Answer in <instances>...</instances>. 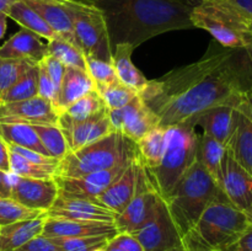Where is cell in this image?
<instances>
[{"mask_svg":"<svg viewBox=\"0 0 252 251\" xmlns=\"http://www.w3.org/2000/svg\"><path fill=\"white\" fill-rule=\"evenodd\" d=\"M252 88V68L244 48L212 42L197 62L172 69L148 81L138 95L154 112L161 127H171L219 105H240Z\"/></svg>","mask_w":252,"mask_h":251,"instance_id":"1","label":"cell"},{"mask_svg":"<svg viewBox=\"0 0 252 251\" xmlns=\"http://www.w3.org/2000/svg\"><path fill=\"white\" fill-rule=\"evenodd\" d=\"M102 11L111 49L118 43L134 48L148 39L176 30L192 29L193 6L184 0H94Z\"/></svg>","mask_w":252,"mask_h":251,"instance_id":"2","label":"cell"},{"mask_svg":"<svg viewBox=\"0 0 252 251\" xmlns=\"http://www.w3.org/2000/svg\"><path fill=\"white\" fill-rule=\"evenodd\" d=\"M252 220L225 196L212 202L184 235L186 251H226Z\"/></svg>","mask_w":252,"mask_h":251,"instance_id":"3","label":"cell"},{"mask_svg":"<svg viewBox=\"0 0 252 251\" xmlns=\"http://www.w3.org/2000/svg\"><path fill=\"white\" fill-rule=\"evenodd\" d=\"M223 196L225 194L220 187L197 159L164 199L184 238L185 234L196 224L204 209Z\"/></svg>","mask_w":252,"mask_h":251,"instance_id":"4","label":"cell"},{"mask_svg":"<svg viewBox=\"0 0 252 251\" xmlns=\"http://www.w3.org/2000/svg\"><path fill=\"white\" fill-rule=\"evenodd\" d=\"M199 134L191 123L184 122L166 128L164 153L155 169H147L155 191L166 198L176 182L197 160Z\"/></svg>","mask_w":252,"mask_h":251,"instance_id":"5","label":"cell"},{"mask_svg":"<svg viewBox=\"0 0 252 251\" xmlns=\"http://www.w3.org/2000/svg\"><path fill=\"white\" fill-rule=\"evenodd\" d=\"M138 154L137 143L118 132L69 152L59 161L56 176L78 177L129 162Z\"/></svg>","mask_w":252,"mask_h":251,"instance_id":"6","label":"cell"},{"mask_svg":"<svg viewBox=\"0 0 252 251\" xmlns=\"http://www.w3.org/2000/svg\"><path fill=\"white\" fill-rule=\"evenodd\" d=\"M70 16L76 44L86 58L111 62L110 38L102 11L90 1L59 0Z\"/></svg>","mask_w":252,"mask_h":251,"instance_id":"7","label":"cell"},{"mask_svg":"<svg viewBox=\"0 0 252 251\" xmlns=\"http://www.w3.org/2000/svg\"><path fill=\"white\" fill-rule=\"evenodd\" d=\"M160 198L161 196L153 187L144 164L140 162L134 194L125 211L117 214L115 219L118 233L133 234L139 230L153 218Z\"/></svg>","mask_w":252,"mask_h":251,"instance_id":"8","label":"cell"},{"mask_svg":"<svg viewBox=\"0 0 252 251\" xmlns=\"http://www.w3.org/2000/svg\"><path fill=\"white\" fill-rule=\"evenodd\" d=\"M133 235L144 251H186L184 238L162 197L153 218Z\"/></svg>","mask_w":252,"mask_h":251,"instance_id":"9","label":"cell"},{"mask_svg":"<svg viewBox=\"0 0 252 251\" xmlns=\"http://www.w3.org/2000/svg\"><path fill=\"white\" fill-rule=\"evenodd\" d=\"M108 118L115 132L138 143L149 130L159 126V120L143 102L139 95L118 110H108Z\"/></svg>","mask_w":252,"mask_h":251,"instance_id":"10","label":"cell"},{"mask_svg":"<svg viewBox=\"0 0 252 251\" xmlns=\"http://www.w3.org/2000/svg\"><path fill=\"white\" fill-rule=\"evenodd\" d=\"M58 194L54 179H30L11 174V198L26 208L46 213Z\"/></svg>","mask_w":252,"mask_h":251,"instance_id":"11","label":"cell"},{"mask_svg":"<svg viewBox=\"0 0 252 251\" xmlns=\"http://www.w3.org/2000/svg\"><path fill=\"white\" fill-rule=\"evenodd\" d=\"M127 164L118 165V166L112 167V169L91 172V174L78 177L56 176L54 180L58 185L59 196L95 201L122 174Z\"/></svg>","mask_w":252,"mask_h":251,"instance_id":"12","label":"cell"},{"mask_svg":"<svg viewBox=\"0 0 252 251\" xmlns=\"http://www.w3.org/2000/svg\"><path fill=\"white\" fill-rule=\"evenodd\" d=\"M220 188L228 201L252 220V176L225 150L221 167Z\"/></svg>","mask_w":252,"mask_h":251,"instance_id":"13","label":"cell"},{"mask_svg":"<svg viewBox=\"0 0 252 251\" xmlns=\"http://www.w3.org/2000/svg\"><path fill=\"white\" fill-rule=\"evenodd\" d=\"M46 216L51 218L115 224L117 213L105 208L93 199L71 198L58 194L53 206L46 212Z\"/></svg>","mask_w":252,"mask_h":251,"instance_id":"14","label":"cell"},{"mask_svg":"<svg viewBox=\"0 0 252 251\" xmlns=\"http://www.w3.org/2000/svg\"><path fill=\"white\" fill-rule=\"evenodd\" d=\"M58 125L63 130L64 137L68 143L69 152H75L115 132L108 118V110L90 120L80 121V122H73L66 120L63 116H59Z\"/></svg>","mask_w":252,"mask_h":251,"instance_id":"15","label":"cell"},{"mask_svg":"<svg viewBox=\"0 0 252 251\" xmlns=\"http://www.w3.org/2000/svg\"><path fill=\"white\" fill-rule=\"evenodd\" d=\"M196 6L246 36L252 33V0H202Z\"/></svg>","mask_w":252,"mask_h":251,"instance_id":"16","label":"cell"},{"mask_svg":"<svg viewBox=\"0 0 252 251\" xmlns=\"http://www.w3.org/2000/svg\"><path fill=\"white\" fill-rule=\"evenodd\" d=\"M240 105H219L203 111L196 117L186 121L192 126H201L204 134L214 138L223 145H228L236 125Z\"/></svg>","mask_w":252,"mask_h":251,"instance_id":"17","label":"cell"},{"mask_svg":"<svg viewBox=\"0 0 252 251\" xmlns=\"http://www.w3.org/2000/svg\"><path fill=\"white\" fill-rule=\"evenodd\" d=\"M140 162L142 160L138 153L128 162L122 174L95 199V202L117 214L125 211L135 192V184H137Z\"/></svg>","mask_w":252,"mask_h":251,"instance_id":"18","label":"cell"},{"mask_svg":"<svg viewBox=\"0 0 252 251\" xmlns=\"http://www.w3.org/2000/svg\"><path fill=\"white\" fill-rule=\"evenodd\" d=\"M58 120L59 115L54 106L39 96L0 105V121H17L36 125L58 123Z\"/></svg>","mask_w":252,"mask_h":251,"instance_id":"19","label":"cell"},{"mask_svg":"<svg viewBox=\"0 0 252 251\" xmlns=\"http://www.w3.org/2000/svg\"><path fill=\"white\" fill-rule=\"evenodd\" d=\"M118 231L113 223L80 221L71 219L51 218L46 216L42 234L48 238H78V236L116 235Z\"/></svg>","mask_w":252,"mask_h":251,"instance_id":"20","label":"cell"},{"mask_svg":"<svg viewBox=\"0 0 252 251\" xmlns=\"http://www.w3.org/2000/svg\"><path fill=\"white\" fill-rule=\"evenodd\" d=\"M0 57L38 64L47 57V43L42 42L38 34L21 29L0 46Z\"/></svg>","mask_w":252,"mask_h":251,"instance_id":"21","label":"cell"},{"mask_svg":"<svg viewBox=\"0 0 252 251\" xmlns=\"http://www.w3.org/2000/svg\"><path fill=\"white\" fill-rule=\"evenodd\" d=\"M191 22L193 27L206 30L212 34L217 43L231 49L245 48L249 36L236 31L221 20L207 14L198 6H193L191 11Z\"/></svg>","mask_w":252,"mask_h":251,"instance_id":"22","label":"cell"},{"mask_svg":"<svg viewBox=\"0 0 252 251\" xmlns=\"http://www.w3.org/2000/svg\"><path fill=\"white\" fill-rule=\"evenodd\" d=\"M226 149L233 159L252 176V120L239 106L235 129Z\"/></svg>","mask_w":252,"mask_h":251,"instance_id":"23","label":"cell"},{"mask_svg":"<svg viewBox=\"0 0 252 251\" xmlns=\"http://www.w3.org/2000/svg\"><path fill=\"white\" fill-rule=\"evenodd\" d=\"M94 90H96L95 84L88 70L66 66L58 94V103H57L58 115L63 113L66 107H69L76 100Z\"/></svg>","mask_w":252,"mask_h":251,"instance_id":"24","label":"cell"},{"mask_svg":"<svg viewBox=\"0 0 252 251\" xmlns=\"http://www.w3.org/2000/svg\"><path fill=\"white\" fill-rule=\"evenodd\" d=\"M134 47L128 43H118L111 49L112 57L111 63L115 68L117 78L123 85L139 94L147 86L148 79L143 75L142 71L133 64L132 54Z\"/></svg>","mask_w":252,"mask_h":251,"instance_id":"25","label":"cell"},{"mask_svg":"<svg viewBox=\"0 0 252 251\" xmlns=\"http://www.w3.org/2000/svg\"><path fill=\"white\" fill-rule=\"evenodd\" d=\"M22 1L34 10L58 36L64 37L76 44L70 16L59 0H22Z\"/></svg>","mask_w":252,"mask_h":251,"instance_id":"26","label":"cell"},{"mask_svg":"<svg viewBox=\"0 0 252 251\" xmlns=\"http://www.w3.org/2000/svg\"><path fill=\"white\" fill-rule=\"evenodd\" d=\"M44 220L46 214L0 226V251H16L27 241L42 234Z\"/></svg>","mask_w":252,"mask_h":251,"instance_id":"27","label":"cell"},{"mask_svg":"<svg viewBox=\"0 0 252 251\" xmlns=\"http://www.w3.org/2000/svg\"><path fill=\"white\" fill-rule=\"evenodd\" d=\"M0 137L7 143V145H16V147L26 148L33 152L48 155L38 135L32 128L31 123L17 122V121H0Z\"/></svg>","mask_w":252,"mask_h":251,"instance_id":"28","label":"cell"},{"mask_svg":"<svg viewBox=\"0 0 252 251\" xmlns=\"http://www.w3.org/2000/svg\"><path fill=\"white\" fill-rule=\"evenodd\" d=\"M226 147L216 140L209 135L199 134L198 152L197 159L199 160L204 169L207 170L216 184L220 187L221 184V167H223V159L225 154ZM221 189V188H220Z\"/></svg>","mask_w":252,"mask_h":251,"instance_id":"29","label":"cell"},{"mask_svg":"<svg viewBox=\"0 0 252 251\" xmlns=\"http://www.w3.org/2000/svg\"><path fill=\"white\" fill-rule=\"evenodd\" d=\"M6 15L7 17L17 22L22 29H26L33 33L38 34L41 38L51 41V39L58 37V34L53 31V29L22 0H17L16 2H14L7 9Z\"/></svg>","mask_w":252,"mask_h":251,"instance_id":"30","label":"cell"},{"mask_svg":"<svg viewBox=\"0 0 252 251\" xmlns=\"http://www.w3.org/2000/svg\"><path fill=\"white\" fill-rule=\"evenodd\" d=\"M165 137H166V128L157 126L137 143L139 157L147 169H155L161 161Z\"/></svg>","mask_w":252,"mask_h":251,"instance_id":"31","label":"cell"},{"mask_svg":"<svg viewBox=\"0 0 252 251\" xmlns=\"http://www.w3.org/2000/svg\"><path fill=\"white\" fill-rule=\"evenodd\" d=\"M31 126L38 135L47 154L59 161L63 160L69 153V147L58 123H36Z\"/></svg>","mask_w":252,"mask_h":251,"instance_id":"32","label":"cell"},{"mask_svg":"<svg viewBox=\"0 0 252 251\" xmlns=\"http://www.w3.org/2000/svg\"><path fill=\"white\" fill-rule=\"evenodd\" d=\"M47 56L54 57L65 66L86 69V57L80 48L64 37L58 36L47 42Z\"/></svg>","mask_w":252,"mask_h":251,"instance_id":"33","label":"cell"},{"mask_svg":"<svg viewBox=\"0 0 252 251\" xmlns=\"http://www.w3.org/2000/svg\"><path fill=\"white\" fill-rule=\"evenodd\" d=\"M106 111H107V107H106L102 97L97 91L94 90L71 103L59 116H63L66 120L73 121V122H80V121L90 120Z\"/></svg>","mask_w":252,"mask_h":251,"instance_id":"34","label":"cell"},{"mask_svg":"<svg viewBox=\"0 0 252 251\" xmlns=\"http://www.w3.org/2000/svg\"><path fill=\"white\" fill-rule=\"evenodd\" d=\"M38 96V64L32 65L4 95L0 97V105L16 101L29 100Z\"/></svg>","mask_w":252,"mask_h":251,"instance_id":"35","label":"cell"},{"mask_svg":"<svg viewBox=\"0 0 252 251\" xmlns=\"http://www.w3.org/2000/svg\"><path fill=\"white\" fill-rule=\"evenodd\" d=\"M58 166H46L32 162L10 150V172L15 176L30 179H54Z\"/></svg>","mask_w":252,"mask_h":251,"instance_id":"36","label":"cell"},{"mask_svg":"<svg viewBox=\"0 0 252 251\" xmlns=\"http://www.w3.org/2000/svg\"><path fill=\"white\" fill-rule=\"evenodd\" d=\"M86 69L98 94L103 93L111 85L120 81L111 62L101 61L97 58H86Z\"/></svg>","mask_w":252,"mask_h":251,"instance_id":"37","label":"cell"},{"mask_svg":"<svg viewBox=\"0 0 252 251\" xmlns=\"http://www.w3.org/2000/svg\"><path fill=\"white\" fill-rule=\"evenodd\" d=\"M34 63L22 59H7L0 57V97L31 68Z\"/></svg>","mask_w":252,"mask_h":251,"instance_id":"38","label":"cell"},{"mask_svg":"<svg viewBox=\"0 0 252 251\" xmlns=\"http://www.w3.org/2000/svg\"><path fill=\"white\" fill-rule=\"evenodd\" d=\"M46 213L29 209L12 199L11 197H0V226L12 224L24 219L37 218Z\"/></svg>","mask_w":252,"mask_h":251,"instance_id":"39","label":"cell"},{"mask_svg":"<svg viewBox=\"0 0 252 251\" xmlns=\"http://www.w3.org/2000/svg\"><path fill=\"white\" fill-rule=\"evenodd\" d=\"M113 235L78 236V238H52L62 251H94L103 248Z\"/></svg>","mask_w":252,"mask_h":251,"instance_id":"40","label":"cell"},{"mask_svg":"<svg viewBox=\"0 0 252 251\" xmlns=\"http://www.w3.org/2000/svg\"><path fill=\"white\" fill-rule=\"evenodd\" d=\"M100 95L107 110H118V108H122L128 105L138 94L128 86L123 85L121 81H117L110 88L106 89Z\"/></svg>","mask_w":252,"mask_h":251,"instance_id":"41","label":"cell"},{"mask_svg":"<svg viewBox=\"0 0 252 251\" xmlns=\"http://www.w3.org/2000/svg\"><path fill=\"white\" fill-rule=\"evenodd\" d=\"M38 96L49 101L54 106L57 111V103H58V90L54 85L53 80L49 76L43 62L38 63Z\"/></svg>","mask_w":252,"mask_h":251,"instance_id":"42","label":"cell"},{"mask_svg":"<svg viewBox=\"0 0 252 251\" xmlns=\"http://www.w3.org/2000/svg\"><path fill=\"white\" fill-rule=\"evenodd\" d=\"M107 244L118 251H144L138 239L129 233H117L107 241Z\"/></svg>","mask_w":252,"mask_h":251,"instance_id":"43","label":"cell"},{"mask_svg":"<svg viewBox=\"0 0 252 251\" xmlns=\"http://www.w3.org/2000/svg\"><path fill=\"white\" fill-rule=\"evenodd\" d=\"M16 251H62L59 245L54 243V240L48 236H44L43 234L34 236L30 241H27L25 245L17 249Z\"/></svg>","mask_w":252,"mask_h":251,"instance_id":"44","label":"cell"},{"mask_svg":"<svg viewBox=\"0 0 252 251\" xmlns=\"http://www.w3.org/2000/svg\"><path fill=\"white\" fill-rule=\"evenodd\" d=\"M9 149L11 150V152L24 157L25 159L30 160V161L36 162V164L46 165V166H58L59 165V160L53 159V157L42 154V153L33 152V150L26 149V148L16 147V145H9Z\"/></svg>","mask_w":252,"mask_h":251,"instance_id":"45","label":"cell"},{"mask_svg":"<svg viewBox=\"0 0 252 251\" xmlns=\"http://www.w3.org/2000/svg\"><path fill=\"white\" fill-rule=\"evenodd\" d=\"M42 62H43L44 66H46L47 71H48L49 76H51V79L53 80L54 85H56L59 94V89H61V84L62 80H63V75L64 73H65L66 66L64 65V64H62L58 59H56L54 57L51 56H47Z\"/></svg>","mask_w":252,"mask_h":251,"instance_id":"46","label":"cell"},{"mask_svg":"<svg viewBox=\"0 0 252 251\" xmlns=\"http://www.w3.org/2000/svg\"><path fill=\"white\" fill-rule=\"evenodd\" d=\"M226 251H252V225Z\"/></svg>","mask_w":252,"mask_h":251,"instance_id":"47","label":"cell"},{"mask_svg":"<svg viewBox=\"0 0 252 251\" xmlns=\"http://www.w3.org/2000/svg\"><path fill=\"white\" fill-rule=\"evenodd\" d=\"M0 170L10 172V149L7 143L0 137Z\"/></svg>","mask_w":252,"mask_h":251,"instance_id":"48","label":"cell"},{"mask_svg":"<svg viewBox=\"0 0 252 251\" xmlns=\"http://www.w3.org/2000/svg\"><path fill=\"white\" fill-rule=\"evenodd\" d=\"M0 197H11V172L0 170Z\"/></svg>","mask_w":252,"mask_h":251,"instance_id":"49","label":"cell"},{"mask_svg":"<svg viewBox=\"0 0 252 251\" xmlns=\"http://www.w3.org/2000/svg\"><path fill=\"white\" fill-rule=\"evenodd\" d=\"M240 107L246 112V115L252 120V88L249 89L245 94H244L243 102L240 103Z\"/></svg>","mask_w":252,"mask_h":251,"instance_id":"50","label":"cell"},{"mask_svg":"<svg viewBox=\"0 0 252 251\" xmlns=\"http://www.w3.org/2000/svg\"><path fill=\"white\" fill-rule=\"evenodd\" d=\"M7 27V15L5 12H0V39L5 36Z\"/></svg>","mask_w":252,"mask_h":251,"instance_id":"51","label":"cell"},{"mask_svg":"<svg viewBox=\"0 0 252 251\" xmlns=\"http://www.w3.org/2000/svg\"><path fill=\"white\" fill-rule=\"evenodd\" d=\"M16 1L17 0H0V12H5L6 14L7 9Z\"/></svg>","mask_w":252,"mask_h":251,"instance_id":"52","label":"cell"},{"mask_svg":"<svg viewBox=\"0 0 252 251\" xmlns=\"http://www.w3.org/2000/svg\"><path fill=\"white\" fill-rule=\"evenodd\" d=\"M246 51V54H248L249 57V61H250V64H251V68H252V33L249 36V39H248V44L245 46V48H244Z\"/></svg>","mask_w":252,"mask_h":251,"instance_id":"53","label":"cell"},{"mask_svg":"<svg viewBox=\"0 0 252 251\" xmlns=\"http://www.w3.org/2000/svg\"><path fill=\"white\" fill-rule=\"evenodd\" d=\"M184 1H186L187 4L192 5V6H196V5L199 4V2H201L202 0H184Z\"/></svg>","mask_w":252,"mask_h":251,"instance_id":"54","label":"cell"},{"mask_svg":"<svg viewBox=\"0 0 252 251\" xmlns=\"http://www.w3.org/2000/svg\"><path fill=\"white\" fill-rule=\"evenodd\" d=\"M103 251H118V250H117V249L112 248L111 245H108V244H106V245L103 246Z\"/></svg>","mask_w":252,"mask_h":251,"instance_id":"55","label":"cell"},{"mask_svg":"<svg viewBox=\"0 0 252 251\" xmlns=\"http://www.w3.org/2000/svg\"><path fill=\"white\" fill-rule=\"evenodd\" d=\"M94 251H103V248H101V249H97V250H94Z\"/></svg>","mask_w":252,"mask_h":251,"instance_id":"56","label":"cell"},{"mask_svg":"<svg viewBox=\"0 0 252 251\" xmlns=\"http://www.w3.org/2000/svg\"><path fill=\"white\" fill-rule=\"evenodd\" d=\"M81 1H94V0H81Z\"/></svg>","mask_w":252,"mask_h":251,"instance_id":"57","label":"cell"}]
</instances>
